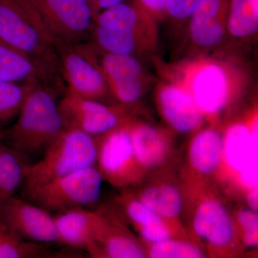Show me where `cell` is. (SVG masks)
Returning <instances> with one entry per match:
<instances>
[{
    "mask_svg": "<svg viewBox=\"0 0 258 258\" xmlns=\"http://www.w3.org/2000/svg\"><path fill=\"white\" fill-rule=\"evenodd\" d=\"M130 130L134 154L146 177L165 169L172 157L174 132L135 117Z\"/></svg>",
    "mask_w": 258,
    "mask_h": 258,
    "instance_id": "e0dca14e",
    "label": "cell"
},
{
    "mask_svg": "<svg viewBox=\"0 0 258 258\" xmlns=\"http://www.w3.org/2000/svg\"><path fill=\"white\" fill-rule=\"evenodd\" d=\"M0 82L39 83L48 86L41 73L28 56L1 41Z\"/></svg>",
    "mask_w": 258,
    "mask_h": 258,
    "instance_id": "603a6c76",
    "label": "cell"
},
{
    "mask_svg": "<svg viewBox=\"0 0 258 258\" xmlns=\"http://www.w3.org/2000/svg\"><path fill=\"white\" fill-rule=\"evenodd\" d=\"M103 179L95 166L24 189L25 200L50 212L60 213L85 208L98 201Z\"/></svg>",
    "mask_w": 258,
    "mask_h": 258,
    "instance_id": "9c48e42d",
    "label": "cell"
},
{
    "mask_svg": "<svg viewBox=\"0 0 258 258\" xmlns=\"http://www.w3.org/2000/svg\"><path fill=\"white\" fill-rule=\"evenodd\" d=\"M54 45L66 90L81 98L107 103L112 96L91 43L71 45L57 42Z\"/></svg>",
    "mask_w": 258,
    "mask_h": 258,
    "instance_id": "8fae6325",
    "label": "cell"
},
{
    "mask_svg": "<svg viewBox=\"0 0 258 258\" xmlns=\"http://www.w3.org/2000/svg\"><path fill=\"white\" fill-rule=\"evenodd\" d=\"M155 101L161 118L174 133H194L206 122L189 93L171 80L162 78L157 83Z\"/></svg>",
    "mask_w": 258,
    "mask_h": 258,
    "instance_id": "9a60e30c",
    "label": "cell"
},
{
    "mask_svg": "<svg viewBox=\"0 0 258 258\" xmlns=\"http://www.w3.org/2000/svg\"><path fill=\"white\" fill-rule=\"evenodd\" d=\"M0 217L23 240L43 244L59 243L52 213L25 198L15 195L6 200L0 205Z\"/></svg>",
    "mask_w": 258,
    "mask_h": 258,
    "instance_id": "5bb4252c",
    "label": "cell"
},
{
    "mask_svg": "<svg viewBox=\"0 0 258 258\" xmlns=\"http://www.w3.org/2000/svg\"><path fill=\"white\" fill-rule=\"evenodd\" d=\"M164 79L181 85L209 124L220 125L250 83L247 68L232 56L200 54L170 63L156 62Z\"/></svg>",
    "mask_w": 258,
    "mask_h": 258,
    "instance_id": "6da1fadb",
    "label": "cell"
},
{
    "mask_svg": "<svg viewBox=\"0 0 258 258\" xmlns=\"http://www.w3.org/2000/svg\"><path fill=\"white\" fill-rule=\"evenodd\" d=\"M5 144L3 143L1 138H0V154H1L2 151H3V147H4Z\"/></svg>",
    "mask_w": 258,
    "mask_h": 258,
    "instance_id": "e575fe53",
    "label": "cell"
},
{
    "mask_svg": "<svg viewBox=\"0 0 258 258\" xmlns=\"http://www.w3.org/2000/svg\"><path fill=\"white\" fill-rule=\"evenodd\" d=\"M28 159L5 144L0 154V205L23 186L30 164Z\"/></svg>",
    "mask_w": 258,
    "mask_h": 258,
    "instance_id": "cb8c5ba5",
    "label": "cell"
},
{
    "mask_svg": "<svg viewBox=\"0 0 258 258\" xmlns=\"http://www.w3.org/2000/svg\"><path fill=\"white\" fill-rule=\"evenodd\" d=\"M47 244L23 240L0 217V258L51 257Z\"/></svg>",
    "mask_w": 258,
    "mask_h": 258,
    "instance_id": "484cf974",
    "label": "cell"
},
{
    "mask_svg": "<svg viewBox=\"0 0 258 258\" xmlns=\"http://www.w3.org/2000/svg\"><path fill=\"white\" fill-rule=\"evenodd\" d=\"M222 123L209 124L194 132L188 145L186 165L181 177L208 179L213 177L222 159Z\"/></svg>",
    "mask_w": 258,
    "mask_h": 258,
    "instance_id": "ffe728a7",
    "label": "cell"
},
{
    "mask_svg": "<svg viewBox=\"0 0 258 258\" xmlns=\"http://www.w3.org/2000/svg\"><path fill=\"white\" fill-rule=\"evenodd\" d=\"M91 37V43L103 52L138 57L157 49L159 28L137 5L124 2L97 15Z\"/></svg>",
    "mask_w": 258,
    "mask_h": 258,
    "instance_id": "3957f363",
    "label": "cell"
},
{
    "mask_svg": "<svg viewBox=\"0 0 258 258\" xmlns=\"http://www.w3.org/2000/svg\"><path fill=\"white\" fill-rule=\"evenodd\" d=\"M244 201L249 209L257 212L258 210V188L250 190L244 196Z\"/></svg>",
    "mask_w": 258,
    "mask_h": 258,
    "instance_id": "d6a6232c",
    "label": "cell"
},
{
    "mask_svg": "<svg viewBox=\"0 0 258 258\" xmlns=\"http://www.w3.org/2000/svg\"><path fill=\"white\" fill-rule=\"evenodd\" d=\"M52 43L88 42L95 18L86 0H17Z\"/></svg>",
    "mask_w": 258,
    "mask_h": 258,
    "instance_id": "8992f818",
    "label": "cell"
},
{
    "mask_svg": "<svg viewBox=\"0 0 258 258\" xmlns=\"http://www.w3.org/2000/svg\"><path fill=\"white\" fill-rule=\"evenodd\" d=\"M234 223L239 239L244 249L257 247L258 215L250 209L239 208L232 212Z\"/></svg>",
    "mask_w": 258,
    "mask_h": 258,
    "instance_id": "f1b7e54d",
    "label": "cell"
},
{
    "mask_svg": "<svg viewBox=\"0 0 258 258\" xmlns=\"http://www.w3.org/2000/svg\"><path fill=\"white\" fill-rule=\"evenodd\" d=\"M201 0H167L166 17L176 21L189 20Z\"/></svg>",
    "mask_w": 258,
    "mask_h": 258,
    "instance_id": "f546056e",
    "label": "cell"
},
{
    "mask_svg": "<svg viewBox=\"0 0 258 258\" xmlns=\"http://www.w3.org/2000/svg\"><path fill=\"white\" fill-rule=\"evenodd\" d=\"M144 244L147 257L152 258H203L207 254L203 247L189 239L171 238Z\"/></svg>",
    "mask_w": 258,
    "mask_h": 258,
    "instance_id": "4316f807",
    "label": "cell"
},
{
    "mask_svg": "<svg viewBox=\"0 0 258 258\" xmlns=\"http://www.w3.org/2000/svg\"><path fill=\"white\" fill-rule=\"evenodd\" d=\"M54 220L59 243L86 249L92 243L101 225L103 213L101 210L73 209L55 214Z\"/></svg>",
    "mask_w": 258,
    "mask_h": 258,
    "instance_id": "7402d4cb",
    "label": "cell"
},
{
    "mask_svg": "<svg viewBox=\"0 0 258 258\" xmlns=\"http://www.w3.org/2000/svg\"><path fill=\"white\" fill-rule=\"evenodd\" d=\"M56 91L35 83L13 126L2 132L8 147L28 159L43 152L64 128Z\"/></svg>",
    "mask_w": 258,
    "mask_h": 258,
    "instance_id": "277c9868",
    "label": "cell"
},
{
    "mask_svg": "<svg viewBox=\"0 0 258 258\" xmlns=\"http://www.w3.org/2000/svg\"><path fill=\"white\" fill-rule=\"evenodd\" d=\"M124 2H126V0H96L93 8V14L94 18L96 19L97 15L103 10L108 9V8L124 3Z\"/></svg>",
    "mask_w": 258,
    "mask_h": 258,
    "instance_id": "1f68e13d",
    "label": "cell"
},
{
    "mask_svg": "<svg viewBox=\"0 0 258 258\" xmlns=\"http://www.w3.org/2000/svg\"><path fill=\"white\" fill-rule=\"evenodd\" d=\"M115 205L120 215L134 227L142 242L154 243L171 238L193 240L185 227L168 221L147 208L130 189H122L115 198Z\"/></svg>",
    "mask_w": 258,
    "mask_h": 258,
    "instance_id": "2e32d148",
    "label": "cell"
},
{
    "mask_svg": "<svg viewBox=\"0 0 258 258\" xmlns=\"http://www.w3.org/2000/svg\"><path fill=\"white\" fill-rule=\"evenodd\" d=\"M222 159L213 179L229 195L242 171L258 166V112L254 104L243 115L222 123Z\"/></svg>",
    "mask_w": 258,
    "mask_h": 258,
    "instance_id": "ba28073f",
    "label": "cell"
},
{
    "mask_svg": "<svg viewBox=\"0 0 258 258\" xmlns=\"http://www.w3.org/2000/svg\"><path fill=\"white\" fill-rule=\"evenodd\" d=\"M86 2L88 3V5L91 7V10L93 12V8L94 7L95 3H96V0H86Z\"/></svg>",
    "mask_w": 258,
    "mask_h": 258,
    "instance_id": "836d02e7",
    "label": "cell"
},
{
    "mask_svg": "<svg viewBox=\"0 0 258 258\" xmlns=\"http://www.w3.org/2000/svg\"><path fill=\"white\" fill-rule=\"evenodd\" d=\"M132 118L96 137L98 170L103 180L120 189L137 186L146 178L134 154L130 130Z\"/></svg>",
    "mask_w": 258,
    "mask_h": 258,
    "instance_id": "30bf717a",
    "label": "cell"
},
{
    "mask_svg": "<svg viewBox=\"0 0 258 258\" xmlns=\"http://www.w3.org/2000/svg\"><path fill=\"white\" fill-rule=\"evenodd\" d=\"M90 43L112 97L121 104H137L145 93L148 83L138 57L103 52Z\"/></svg>",
    "mask_w": 258,
    "mask_h": 258,
    "instance_id": "4fadbf2b",
    "label": "cell"
},
{
    "mask_svg": "<svg viewBox=\"0 0 258 258\" xmlns=\"http://www.w3.org/2000/svg\"><path fill=\"white\" fill-rule=\"evenodd\" d=\"M186 230L212 257H235L243 254L232 211L220 190L208 179L181 177Z\"/></svg>",
    "mask_w": 258,
    "mask_h": 258,
    "instance_id": "7a4b0ae2",
    "label": "cell"
},
{
    "mask_svg": "<svg viewBox=\"0 0 258 258\" xmlns=\"http://www.w3.org/2000/svg\"><path fill=\"white\" fill-rule=\"evenodd\" d=\"M140 184L129 188L137 200L168 221L184 227L181 222L183 195L181 184L164 170L151 174Z\"/></svg>",
    "mask_w": 258,
    "mask_h": 258,
    "instance_id": "d6986e66",
    "label": "cell"
},
{
    "mask_svg": "<svg viewBox=\"0 0 258 258\" xmlns=\"http://www.w3.org/2000/svg\"><path fill=\"white\" fill-rule=\"evenodd\" d=\"M0 41L28 56L49 87L66 91L55 45L17 0H0Z\"/></svg>",
    "mask_w": 258,
    "mask_h": 258,
    "instance_id": "5b68a950",
    "label": "cell"
},
{
    "mask_svg": "<svg viewBox=\"0 0 258 258\" xmlns=\"http://www.w3.org/2000/svg\"><path fill=\"white\" fill-rule=\"evenodd\" d=\"M150 15L158 23L166 17L167 0H131Z\"/></svg>",
    "mask_w": 258,
    "mask_h": 258,
    "instance_id": "4dcf8cb0",
    "label": "cell"
},
{
    "mask_svg": "<svg viewBox=\"0 0 258 258\" xmlns=\"http://www.w3.org/2000/svg\"><path fill=\"white\" fill-rule=\"evenodd\" d=\"M230 0H201L189 18V36L197 46L211 49L227 35Z\"/></svg>",
    "mask_w": 258,
    "mask_h": 258,
    "instance_id": "44dd1931",
    "label": "cell"
},
{
    "mask_svg": "<svg viewBox=\"0 0 258 258\" xmlns=\"http://www.w3.org/2000/svg\"><path fill=\"white\" fill-rule=\"evenodd\" d=\"M258 30V0H230L227 34L236 40L254 36Z\"/></svg>",
    "mask_w": 258,
    "mask_h": 258,
    "instance_id": "d4e9b609",
    "label": "cell"
},
{
    "mask_svg": "<svg viewBox=\"0 0 258 258\" xmlns=\"http://www.w3.org/2000/svg\"><path fill=\"white\" fill-rule=\"evenodd\" d=\"M96 159L95 137L77 128H64L45 149L41 159L30 164L23 186L32 187L95 166Z\"/></svg>",
    "mask_w": 258,
    "mask_h": 258,
    "instance_id": "52a82bcc",
    "label": "cell"
},
{
    "mask_svg": "<svg viewBox=\"0 0 258 258\" xmlns=\"http://www.w3.org/2000/svg\"><path fill=\"white\" fill-rule=\"evenodd\" d=\"M64 128H77L92 137L111 132L135 117V105L108 104L81 98L66 90L59 101Z\"/></svg>",
    "mask_w": 258,
    "mask_h": 258,
    "instance_id": "7c38bea8",
    "label": "cell"
},
{
    "mask_svg": "<svg viewBox=\"0 0 258 258\" xmlns=\"http://www.w3.org/2000/svg\"><path fill=\"white\" fill-rule=\"evenodd\" d=\"M103 221L86 251L92 257H147L140 239L129 230L118 210H101Z\"/></svg>",
    "mask_w": 258,
    "mask_h": 258,
    "instance_id": "ac0fdd59",
    "label": "cell"
},
{
    "mask_svg": "<svg viewBox=\"0 0 258 258\" xmlns=\"http://www.w3.org/2000/svg\"><path fill=\"white\" fill-rule=\"evenodd\" d=\"M37 83L0 82V138L4 125L18 116L29 92Z\"/></svg>",
    "mask_w": 258,
    "mask_h": 258,
    "instance_id": "83f0119b",
    "label": "cell"
}]
</instances>
